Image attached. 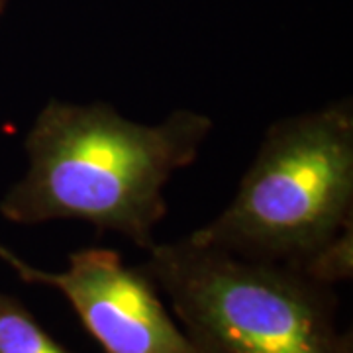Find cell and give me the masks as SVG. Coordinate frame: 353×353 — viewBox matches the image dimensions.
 <instances>
[{"mask_svg":"<svg viewBox=\"0 0 353 353\" xmlns=\"http://www.w3.org/2000/svg\"><path fill=\"white\" fill-rule=\"evenodd\" d=\"M353 226V102L281 118L234 201L190 240L248 259L303 269Z\"/></svg>","mask_w":353,"mask_h":353,"instance_id":"obj_2","label":"cell"},{"mask_svg":"<svg viewBox=\"0 0 353 353\" xmlns=\"http://www.w3.org/2000/svg\"><path fill=\"white\" fill-rule=\"evenodd\" d=\"M212 120L175 110L161 124L128 120L106 102L51 99L26 136L28 171L0 201L14 224L83 220L152 250L167 216L163 187L196 161Z\"/></svg>","mask_w":353,"mask_h":353,"instance_id":"obj_1","label":"cell"},{"mask_svg":"<svg viewBox=\"0 0 353 353\" xmlns=\"http://www.w3.org/2000/svg\"><path fill=\"white\" fill-rule=\"evenodd\" d=\"M353 269V226L345 228L330 241L326 248H322L303 265L306 277L314 279L316 283L334 287L336 283L352 279Z\"/></svg>","mask_w":353,"mask_h":353,"instance_id":"obj_6","label":"cell"},{"mask_svg":"<svg viewBox=\"0 0 353 353\" xmlns=\"http://www.w3.org/2000/svg\"><path fill=\"white\" fill-rule=\"evenodd\" d=\"M143 273L202 353H353L332 287L283 263L190 240L155 243Z\"/></svg>","mask_w":353,"mask_h":353,"instance_id":"obj_3","label":"cell"},{"mask_svg":"<svg viewBox=\"0 0 353 353\" xmlns=\"http://www.w3.org/2000/svg\"><path fill=\"white\" fill-rule=\"evenodd\" d=\"M6 4H8V0H0V16H2V12H4Z\"/></svg>","mask_w":353,"mask_h":353,"instance_id":"obj_7","label":"cell"},{"mask_svg":"<svg viewBox=\"0 0 353 353\" xmlns=\"http://www.w3.org/2000/svg\"><path fill=\"white\" fill-rule=\"evenodd\" d=\"M0 353H71L12 294L0 292Z\"/></svg>","mask_w":353,"mask_h":353,"instance_id":"obj_5","label":"cell"},{"mask_svg":"<svg viewBox=\"0 0 353 353\" xmlns=\"http://www.w3.org/2000/svg\"><path fill=\"white\" fill-rule=\"evenodd\" d=\"M0 259L30 285L59 290L104 353H202L165 308L141 267L108 248L69 255L65 271H43L0 245Z\"/></svg>","mask_w":353,"mask_h":353,"instance_id":"obj_4","label":"cell"}]
</instances>
